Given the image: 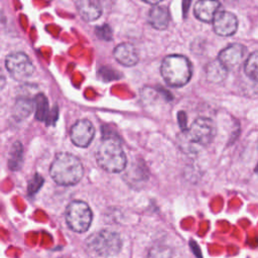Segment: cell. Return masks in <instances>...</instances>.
Returning a JSON list of instances; mask_svg holds the SVG:
<instances>
[{
  "mask_svg": "<svg viewBox=\"0 0 258 258\" xmlns=\"http://www.w3.org/2000/svg\"><path fill=\"white\" fill-rule=\"evenodd\" d=\"M6 69L17 81H24L34 73V66L24 52H13L6 56Z\"/></svg>",
  "mask_w": 258,
  "mask_h": 258,
  "instance_id": "6",
  "label": "cell"
},
{
  "mask_svg": "<svg viewBox=\"0 0 258 258\" xmlns=\"http://www.w3.org/2000/svg\"><path fill=\"white\" fill-rule=\"evenodd\" d=\"M87 246L97 255L109 257L119 253L122 242L118 234L108 230H102L94 233L87 239Z\"/></svg>",
  "mask_w": 258,
  "mask_h": 258,
  "instance_id": "4",
  "label": "cell"
},
{
  "mask_svg": "<svg viewBox=\"0 0 258 258\" xmlns=\"http://www.w3.org/2000/svg\"><path fill=\"white\" fill-rule=\"evenodd\" d=\"M33 109V103L31 100L26 98L18 99L15 103L14 109H13V115L17 119H24L26 118Z\"/></svg>",
  "mask_w": 258,
  "mask_h": 258,
  "instance_id": "17",
  "label": "cell"
},
{
  "mask_svg": "<svg viewBox=\"0 0 258 258\" xmlns=\"http://www.w3.org/2000/svg\"><path fill=\"white\" fill-rule=\"evenodd\" d=\"M56 119H57V107H54L53 110L48 113V116H47L45 121H46V124L51 125V124H53L55 122Z\"/></svg>",
  "mask_w": 258,
  "mask_h": 258,
  "instance_id": "24",
  "label": "cell"
},
{
  "mask_svg": "<svg viewBox=\"0 0 258 258\" xmlns=\"http://www.w3.org/2000/svg\"><path fill=\"white\" fill-rule=\"evenodd\" d=\"M96 159L98 164L109 172H120L127 163L120 141L112 136L105 137L102 140L96 152Z\"/></svg>",
  "mask_w": 258,
  "mask_h": 258,
  "instance_id": "2",
  "label": "cell"
},
{
  "mask_svg": "<svg viewBox=\"0 0 258 258\" xmlns=\"http://www.w3.org/2000/svg\"><path fill=\"white\" fill-rule=\"evenodd\" d=\"M77 8L80 16L86 21L97 20L102 14V6L98 0H78Z\"/></svg>",
  "mask_w": 258,
  "mask_h": 258,
  "instance_id": "13",
  "label": "cell"
},
{
  "mask_svg": "<svg viewBox=\"0 0 258 258\" xmlns=\"http://www.w3.org/2000/svg\"><path fill=\"white\" fill-rule=\"evenodd\" d=\"M23 161V147L22 144L18 141L14 142L10 153H9V160H8V166L11 170H18Z\"/></svg>",
  "mask_w": 258,
  "mask_h": 258,
  "instance_id": "16",
  "label": "cell"
},
{
  "mask_svg": "<svg viewBox=\"0 0 258 258\" xmlns=\"http://www.w3.org/2000/svg\"><path fill=\"white\" fill-rule=\"evenodd\" d=\"M205 72L207 80L214 84H219L223 82L228 75V70L218 59L209 62L206 67Z\"/></svg>",
  "mask_w": 258,
  "mask_h": 258,
  "instance_id": "15",
  "label": "cell"
},
{
  "mask_svg": "<svg viewBox=\"0 0 258 258\" xmlns=\"http://www.w3.org/2000/svg\"><path fill=\"white\" fill-rule=\"evenodd\" d=\"M5 84H6V77L3 73V71L0 69V92L3 90Z\"/></svg>",
  "mask_w": 258,
  "mask_h": 258,
  "instance_id": "25",
  "label": "cell"
},
{
  "mask_svg": "<svg viewBox=\"0 0 258 258\" xmlns=\"http://www.w3.org/2000/svg\"><path fill=\"white\" fill-rule=\"evenodd\" d=\"M66 220L69 227L75 232H86L92 222V211L86 203L74 201L67 208Z\"/></svg>",
  "mask_w": 258,
  "mask_h": 258,
  "instance_id": "5",
  "label": "cell"
},
{
  "mask_svg": "<svg viewBox=\"0 0 258 258\" xmlns=\"http://www.w3.org/2000/svg\"><path fill=\"white\" fill-rule=\"evenodd\" d=\"M148 21L155 29H165L169 23V13L167 7L163 5H154L149 10Z\"/></svg>",
  "mask_w": 258,
  "mask_h": 258,
  "instance_id": "14",
  "label": "cell"
},
{
  "mask_svg": "<svg viewBox=\"0 0 258 258\" xmlns=\"http://www.w3.org/2000/svg\"><path fill=\"white\" fill-rule=\"evenodd\" d=\"M114 57L118 62L125 67H132L138 62V52L135 46L128 42H123L118 44L114 51Z\"/></svg>",
  "mask_w": 258,
  "mask_h": 258,
  "instance_id": "11",
  "label": "cell"
},
{
  "mask_svg": "<svg viewBox=\"0 0 258 258\" xmlns=\"http://www.w3.org/2000/svg\"><path fill=\"white\" fill-rule=\"evenodd\" d=\"M172 250L165 245H156L149 250L148 258H171Z\"/></svg>",
  "mask_w": 258,
  "mask_h": 258,
  "instance_id": "20",
  "label": "cell"
},
{
  "mask_svg": "<svg viewBox=\"0 0 258 258\" xmlns=\"http://www.w3.org/2000/svg\"><path fill=\"white\" fill-rule=\"evenodd\" d=\"M160 73L167 85L182 87L191 78V64L188 58L183 55H167L161 62Z\"/></svg>",
  "mask_w": 258,
  "mask_h": 258,
  "instance_id": "3",
  "label": "cell"
},
{
  "mask_svg": "<svg viewBox=\"0 0 258 258\" xmlns=\"http://www.w3.org/2000/svg\"><path fill=\"white\" fill-rule=\"evenodd\" d=\"M245 53V47L239 43H233L221 50L218 56V60L227 69H236L242 61Z\"/></svg>",
  "mask_w": 258,
  "mask_h": 258,
  "instance_id": "10",
  "label": "cell"
},
{
  "mask_svg": "<svg viewBox=\"0 0 258 258\" xmlns=\"http://www.w3.org/2000/svg\"><path fill=\"white\" fill-rule=\"evenodd\" d=\"M34 101H35V118L39 121L46 120L49 113L48 101L46 97L43 94H38L36 95Z\"/></svg>",
  "mask_w": 258,
  "mask_h": 258,
  "instance_id": "18",
  "label": "cell"
},
{
  "mask_svg": "<svg viewBox=\"0 0 258 258\" xmlns=\"http://www.w3.org/2000/svg\"><path fill=\"white\" fill-rule=\"evenodd\" d=\"M52 179L60 185H73L78 183L84 174V167L81 160L68 152L56 154L50 169Z\"/></svg>",
  "mask_w": 258,
  "mask_h": 258,
  "instance_id": "1",
  "label": "cell"
},
{
  "mask_svg": "<svg viewBox=\"0 0 258 258\" xmlns=\"http://www.w3.org/2000/svg\"><path fill=\"white\" fill-rule=\"evenodd\" d=\"M142 1H144V2H146L148 4H151V5H157L158 3H160L163 0H142Z\"/></svg>",
  "mask_w": 258,
  "mask_h": 258,
  "instance_id": "26",
  "label": "cell"
},
{
  "mask_svg": "<svg viewBox=\"0 0 258 258\" xmlns=\"http://www.w3.org/2000/svg\"><path fill=\"white\" fill-rule=\"evenodd\" d=\"M214 31L220 36L233 35L238 27L237 17L228 11L217 12L213 19Z\"/></svg>",
  "mask_w": 258,
  "mask_h": 258,
  "instance_id": "9",
  "label": "cell"
},
{
  "mask_svg": "<svg viewBox=\"0 0 258 258\" xmlns=\"http://www.w3.org/2000/svg\"><path fill=\"white\" fill-rule=\"evenodd\" d=\"M220 2L218 0H199L194 7L196 17L204 22L213 21L217 12H219Z\"/></svg>",
  "mask_w": 258,
  "mask_h": 258,
  "instance_id": "12",
  "label": "cell"
},
{
  "mask_svg": "<svg viewBox=\"0 0 258 258\" xmlns=\"http://www.w3.org/2000/svg\"><path fill=\"white\" fill-rule=\"evenodd\" d=\"M177 120H178V124L181 128L182 131H185L187 128H186V115L183 111H180L178 112L177 114Z\"/></svg>",
  "mask_w": 258,
  "mask_h": 258,
  "instance_id": "23",
  "label": "cell"
},
{
  "mask_svg": "<svg viewBox=\"0 0 258 258\" xmlns=\"http://www.w3.org/2000/svg\"><path fill=\"white\" fill-rule=\"evenodd\" d=\"M42 182H43V178L40 175L35 174L34 177L30 180V182L28 184V192L30 195H33L41 186Z\"/></svg>",
  "mask_w": 258,
  "mask_h": 258,
  "instance_id": "22",
  "label": "cell"
},
{
  "mask_svg": "<svg viewBox=\"0 0 258 258\" xmlns=\"http://www.w3.org/2000/svg\"><path fill=\"white\" fill-rule=\"evenodd\" d=\"M96 34L99 38L103 40H111L113 37L112 29L108 24H103L101 26L96 27Z\"/></svg>",
  "mask_w": 258,
  "mask_h": 258,
  "instance_id": "21",
  "label": "cell"
},
{
  "mask_svg": "<svg viewBox=\"0 0 258 258\" xmlns=\"http://www.w3.org/2000/svg\"><path fill=\"white\" fill-rule=\"evenodd\" d=\"M257 61H258L257 51H253L248 56L244 66L245 74L253 81H257Z\"/></svg>",
  "mask_w": 258,
  "mask_h": 258,
  "instance_id": "19",
  "label": "cell"
},
{
  "mask_svg": "<svg viewBox=\"0 0 258 258\" xmlns=\"http://www.w3.org/2000/svg\"><path fill=\"white\" fill-rule=\"evenodd\" d=\"M185 132L190 142L199 145H207L211 143L215 137L216 126L211 119L201 117L198 118Z\"/></svg>",
  "mask_w": 258,
  "mask_h": 258,
  "instance_id": "7",
  "label": "cell"
},
{
  "mask_svg": "<svg viewBox=\"0 0 258 258\" xmlns=\"http://www.w3.org/2000/svg\"><path fill=\"white\" fill-rule=\"evenodd\" d=\"M95 128L91 121L81 119L77 121L71 129V139L73 143L79 147H87L93 140Z\"/></svg>",
  "mask_w": 258,
  "mask_h": 258,
  "instance_id": "8",
  "label": "cell"
}]
</instances>
